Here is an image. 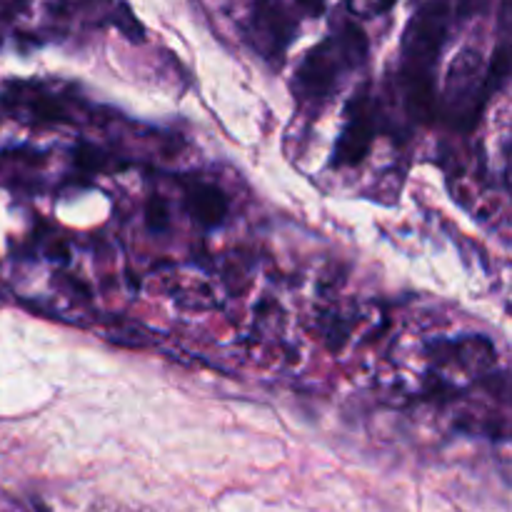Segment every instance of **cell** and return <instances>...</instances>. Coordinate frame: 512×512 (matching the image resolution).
<instances>
[{
  "label": "cell",
  "instance_id": "6da1fadb",
  "mask_svg": "<svg viewBox=\"0 0 512 512\" xmlns=\"http://www.w3.org/2000/svg\"><path fill=\"white\" fill-rule=\"evenodd\" d=\"M450 10L443 0L423 5L410 18L400 48V83L408 115L428 123L435 113V68L448 35Z\"/></svg>",
  "mask_w": 512,
  "mask_h": 512
},
{
  "label": "cell",
  "instance_id": "7a4b0ae2",
  "mask_svg": "<svg viewBox=\"0 0 512 512\" xmlns=\"http://www.w3.org/2000/svg\"><path fill=\"white\" fill-rule=\"evenodd\" d=\"M365 53H368V40L363 30L348 25L343 33L325 38L305 55L303 63L295 70L293 93L298 95L300 103L313 105V108L323 105L340 88L345 70L363 63Z\"/></svg>",
  "mask_w": 512,
  "mask_h": 512
},
{
  "label": "cell",
  "instance_id": "3957f363",
  "mask_svg": "<svg viewBox=\"0 0 512 512\" xmlns=\"http://www.w3.org/2000/svg\"><path fill=\"white\" fill-rule=\"evenodd\" d=\"M490 93L493 90L488 85L483 55L478 50H463L450 65L448 83H445V110L450 118H455L458 128H475Z\"/></svg>",
  "mask_w": 512,
  "mask_h": 512
},
{
  "label": "cell",
  "instance_id": "277c9868",
  "mask_svg": "<svg viewBox=\"0 0 512 512\" xmlns=\"http://www.w3.org/2000/svg\"><path fill=\"white\" fill-rule=\"evenodd\" d=\"M345 115L348 118H345L343 133H340L333 150L335 168H353V165H360L375 143L373 103L368 100V95L360 93L358 98L350 100Z\"/></svg>",
  "mask_w": 512,
  "mask_h": 512
},
{
  "label": "cell",
  "instance_id": "5b68a950",
  "mask_svg": "<svg viewBox=\"0 0 512 512\" xmlns=\"http://www.w3.org/2000/svg\"><path fill=\"white\" fill-rule=\"evenodd\" d=\"M255 33L265 43V53L280 58L290 40L295 38V23L283 5L275 3V0H263L258 5V13H255Z\"/></svg>",
  "mask_w": 512,
  "mask_h": 512
},
{
  "label": "cell",
  "instance_id": "8992f818",
  "mask_svg": "<svg viewBox=\"0 0 512 512\" xmlns=\"http://www.w3.org/2000/svg\"><path fill=\"white\" fill-rule=\"evenodd\" d=\"M185 208L190 218L203 228H218L228 218V198L223 190L213 183H190L185 188Z\"/></svg>",
  "mask_w": 512,
  "mask_h": 512
},
{
  "label": "cell",
  "instance_id": "52a82bcc",
  "mask_svg": "<svg viewBox=\"0 0 512 512\" xmlns=\"http://www.w3.org/2000/svg\"><path fill=\"white\" fill-rule=\"evenodd\" d=\"M145 220H148V228L153 230V233H163V230H168L170 225L168 203H165L163 198H158V195H153V198L148 200V205H145Z\"/></svg>",
  "mask_w": 512,
  "mask_h": 512
},
{
  "label": "cell",
  "instance_id": "ba28073f",
  "mask_svg": "<svg viewBox=\"0 0 512 512\" xmlns=\"http://www.w3.org/2000/svg\"><path fill=\"white\" fill-rule=\"evenodd\" d=\"M395 0H348V10L358 18H373V15L388 13Z\"/></svg>",
  "mask_w": 512,
  "mask_h": 512
},
{
  "label": "cell",
  "instance_id": "9c48e42d",
  "mask_svg": "<svg viewBox=\"0 0 512 512\" xmlns=\"http://www.w3.org/2000/svg\"><path fill=\"white\" fill-rule=\"evenodd\" d=\"M100 153L95 148H88V145H80L78 150H75V163H78V168L83 170H98L100 168Z\"/></svg>",
  "mask_w": 512,
  "mask_h": 512
},
{
  "label": "cell",
  "instance_id": "30bf717a",
  "mask_svg": "<svg viewBox=\"0 0 512 512\" xmlns=\"http://www.w3.org/2000/svg\"><path fill=\"white\" fill-rule=\"evenodd\" d=\"M295 3H298L308 15H320L325 10V3H328V0H295Z\"/></svg>",
  "mask_w": 512,
  "mask_h": 512
}]
</instances>
